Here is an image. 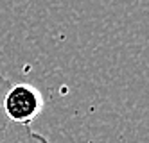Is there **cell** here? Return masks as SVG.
Segmentation results:
<instances>
[{"label":"cell","instance_id":"1","mask_svg":"<svg viewBox=\"0 0 149 143\" xmlns=\"http://www.w3.org/2000/svg\"><path fill=\"white\" fill-rule=\"evenodd\" d=\"M43 109V97L33 84L11 82L4 95V111L18 124H33Z\"/></svg>","mask_w":149,"mask_h":143},{"label":"cell","instance_id":"2","mask_svg":"<svg viewBox=\"0 0 149 143\" xmlns=\"http://www.w3.org/2000/svg\"><path fill=\"white\" fill-rule=\"evenodd\" d=\"M11 79L0 72V143H50L47 136L33 131L29 124L13 122L4 111V95L11 86Z\"/></svg>","mask_w":149,"mask_h":143}]
</instances>
